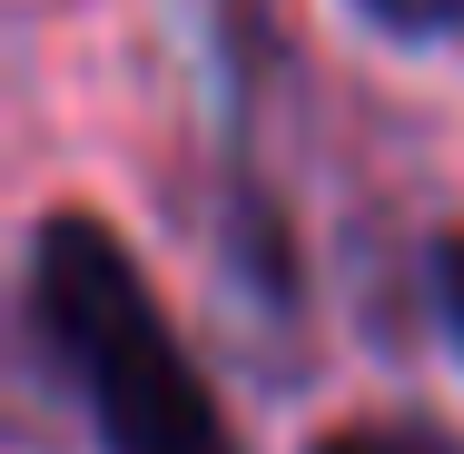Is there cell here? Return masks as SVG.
<instances>
[{
    "instance_id": "obj_4",
    "label": "cell",
    "mask_w": 464,
    "mask_h": 454,
    "mask_svg": "<svg viewBox=\"0 0 464 454\" xmlns=\"http://www.w3.org/2000/svg\"><path fill=\"white\" fill-rule=\"evenodd\" d=\"M425 286H435V316H445V336H455V356H464V227H445L425 247Z\"/></svg>"
},
{
    "instance_id": "obj_1",
    "label": "cell",
    "mask_w": 464,
    "mask_h": 454,
    "mask_svg": "<svg viewBox=\"0 0 464 454\" xmlns=\"http://www.w3.org/2000/svg\"><path fill=\"white\" fill-rule=\"evenodd\" d=\"M30 346L90 415L99 454H247L99 208H50L30 227Z\"/></svg>"
},
{
    "instance_id": "obj_2",
    "label": "cell",
    "mask_w": 464,
    "mask_h": 454,
    "mask_svg": "<svg viewBox=\"0 0 464 454\" xmlns=\"http://www.w3.org/2000/svg\"><path fill=\"white\" fill-rule=\"evenodd\" d=\"M306 454H464V435L425 425V415H356V425H326Z\"/></svg>"
},
{
    "instance_id": "obj_3",
    "label": "cell",
    "mask_w": 464,
    "mask_h": 454,
    "mask_svg": "<svg viewBox=\"0 0 464 454\" xmlns=\"http://www.w3.org/2000/svg\"><path fill=\"white\" fill-rule=\"evenodd\" d=\"M385 40H405V50H445L464 40V0H356Z\"/></svg>"
}]
</instances>
